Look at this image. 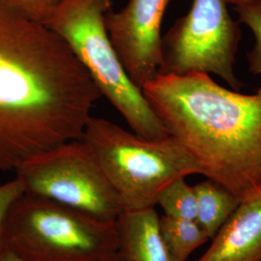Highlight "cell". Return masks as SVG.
Wrapping results in <instances>:
<instances>
[{
    "label": "cell",
    "mask_w": 261,
    "mask_h": 261,
    "mask_svg": "<svg viewBox=\"0 0 261 261\" xmlns=\"http://www.w3.org/2000/svg\"><path fill=\"white\" fill-rule=\"evenodd\" d=\"M101 97L62 38L0 1V171L82 139Z\"/></svg>",
    "instance_id": "6da1fadb"
},
{
    "label": "cell",
    "mask_w": 261,
    "mask_h": 261,
    "mask_svg": "<svg viewBox=\"0 0 261 261\" xmlns=\"http://www.w3.org/2000/svg\"><path fill=\"white\" fill-rule=\"evenodd\" d=\"M141 90L202 175L241 200L260 189L261 86L255 93L242 94L205 74H159Z\"/></svg>",
    "instance_id": "7a4b0ae2"
},
{
    "label": "cell",
    "mask_w": 261,
    "mask_h": 261,
    "mask_svg": "<svg viewBox=\"0 0 261 261\" xmlns=\"http://www.w3.org/2000/svg\"><path fill=\"white\" fill-rule=\"evenodd\" d=\"M112 4V0H60L46 27L62 38L132 132L149 140L164 139L168 130L112 45L105 20Z\"/></svg>",
    "instance_id": "3957f363"
},
{
    "label": "cell",
    "mask_w": 261,
    "mask_h": 261,
    "mask_svg": "<svg viewBox=\"0 0 261 261\" xmlns=\"http://www.w3.org/2000/svg\"><path fill=\"white\" fill-rule=\"evenodd\" d=\"M82 139L92 150L123 211L155 207L159 194L169 183L202 175L196 159L170 136L149 140L91 116Z\"/></svg>",
    "instance_id": "277c9868"
},
{
    "label": "cell",
    "mask_w": 261,
    "mask_h": 261,
    "mask_svg": "<svg viewBox=\"0 0 261 261\" xmlns=\"http://www.w3.org/2000/svg\"><path fill=\"white\" fill-rule=\"evenodd\" d=\"M115 222L23 193L7 215L4 248L21 261H111L117 253Z\"/></svg>",
    "instance_id": "5b68a950"
},
{
    "label": "cell",
    "mask_w": 261,
    "mask_h": 261,
    "mask_svg": "<svg viewBox=\"0 0 261 261\" xmlns=\"http://www.w3.org/2000/svg\"><path fill=\"white\" fill-rule=\"evenodd\" d=\"M23 193L45 197L103 221L117 220L121 201L83 139L28 159L16 170Z\"/></svg>",
    "instance_id": "8992f818"
},
{
    "label": "cell",
    "mask_w": 261,
    "mask_h": 261,
    "mask_svg": "<svg viewBox=\"0 0 261 261\" xmlns=\"http://www.w3.org/2000/svg\"><path fill=\"white\" fill-rule=\"evenodd\" d=\"M240 37L225 0H193L186 16L162 39L159 74L215 75L238 89L234 63Z\"/></svg>",
    "instance_id": "52a82bcc"
},
{
    "label": "cell",
    "mask_w": 261,
    "mask_h": 261,
    "mask_svg": "<svg viewBox=\"0 0 261 261\" xmlns=\"http://www.w3.org/2000/svg\"><path fill=\"white\" fill-rule=\"evenodd\" d=\"M170 0H129L108 12L106 27L130 80L139 87L159 75L162 65V22Z\"/></svg>",
    "instance_id": "ba28073f"
},
{
    "label": "cell",
    "mask_w": 261,
    "mask_h": 261,
    "mask_svg": "<svg viewBox=\"0 0 261 261\" xmlns=\"http://www.w3.org/2000/svg\"><path fill=\"white\" fill-rule=\"evenodd\" d=\"M196 261H261V188L241 200Z\"/></svg>",
    "instance_id": "9c48e42d"
},
{
    "label": "cell",
    "mask_w": 261,
    "mask_h": 261,
    "mask_svg": "<svg viewBox=\"0 0 261 261\" xmlns=\"http://www.w3.org/2000/svg\"><path fill=\"white\" fill-rule=\"evenodd\" d=\"M155 207L122 211L116 220L118 261H177L169 252L159 228Z\"/></svg>",
    "instance_id": "30bf717a"
},
{
    "label": "cell",
    "mask_w": 261,
    "mask_h": 261,
    "mask_svg": "<svg viewBox=\"0 0 261 261\" xmlns=\"http://www.w3.org/2000/svg\"><path fill=\"white\" fill-rule=\"evenodd\" d=\"M194 190L196 197V221L212 239L233 214L241 199L210 178L197 183Z\"/></svg>",
    "instance_id": "8fae6325"
},
{
    "label": "cell",
    "mask_w": 261,
    "mask_h": 261,
    "mask_svg": "<svg viewBox=\"0 0 261 261\" xmlns=\"http://www.w3.org/2000/svg\"><path fill=\"white\" fill-rule=\"evenodd\" d=\"M159 228L171 255L177 261H187L193 252L210 238L196 220L160 216Z\"/></svg>",
    "instance_id": "7c38bea8"
},
{
    "label": "cell",
    "mask_w": 261,
    "mask_h": 261,
    "mask_svg": "<svg viewBox=\"0 0 261 261\" xmlns=\"http://www.w3.org/2000/svg\"><path fill=\"white\" fill-rule=\"evenodd\" d=\"M156 205L164 210V215L196 220V197L194 186L187 183L186 178L174 180L159 194Z\"/></svg>",
    "instance_id": "4fadbf2b"
},
{
    "label": "cell",
    "mask_w": 261,
    "mask_h": 261,
    "mask_svg": "<svg viewBox=\"0 0 261 261\" xmlns=\"http://www.w3.org/2000/svg\"><path fill=\"white\" fill-rule=\"evenodd\" d=\"M235 10L240 21L250 28L254 37V46L248 57L252 74L261 77V0H251Z\"/></svg>",
    "instance_id": "5bb4252c"
},
{
    "label": "cell",
    "mask_w": 261,
    "mask_h": 261,
    "mask_svg": "<svg viewBox=\"0 0 261 261\" xmlns=\"http://www.w3.org/2000/svg\"><path fill=\"white\" fill-rule=\"evenodd\" d=\"M12 9L36 22L46 25L60 0H0Z\"/></svg>",
    "instance_id": "9a60e30c"
},
{
    "label": "cell",
    "mask_w": 261,
    "mask_h": 261,
    "mask_svg": "<svg viewBox=\"0 0 261 261\" xmlns=\"http://www.w3.org/2000/svg\"><path fill=\"white\" fill-rule=\"evenodd\" d=\"M23 194V188L17 178L0 185V261H3L6 254L3 243L4 225L10 208Z\"/></svg>",
    "instance_id": "2e32d148"
},
{
    "label": "cell",
    "mask_w": 261,
    "mask_h": 261,
    "mask_svg": "<svg viewBox=\"0 0 261 261\" xmlns=\"http://www.w3.org/2000/svg\"><path fill=\"white\" fill-rule=\"evenodd\" d=\"M3 261H21L20 259H19L18 257H16L15 255H13V254H11V253H8V252H6V254H5V256H4V259ZM111 261H118L117 260V257H115V258H113L112 260Z\"/></svg>",
    "instance_id": "e0dca14e"
},
{
    "label": "cell",
    "mask_w": 261,
    "mask_h": 261,
    "mask_svg": "<svg viewBox=\"0 0 261 261\" xmlns=\"http://www.w3.org/2000/svg\"><path fill=\"white\" fill-rule=\"evenodd\" d=\"M225 1H226L227 4H233L234 6L236 7V6L243 5V4H245V3H248V2H250L251 0H225Z\"/></svg>",
    "instance_id": "ac0fdd59"
},
{
    "label": "cell",
    "mask_w": 261,
    "mask_h": 261,
    "mask_svg": "<svg viewBox=\"0 0 261 261\" xmlns=\"http://www.w3.org/2000/svg\"><path fill=\"white\" fill-rule=\"evenodd\" d=\"M260 188H261V186H260Z\"/></svg>",
    "instance_id": "d6986e66"
}]
</instances>
